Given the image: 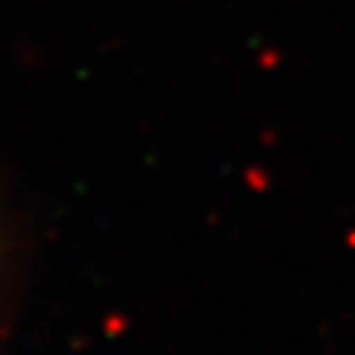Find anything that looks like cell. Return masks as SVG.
Masks as SVG:
<instances>
[{"label": "cell", "instance_id": "obj_1", "mask_svg": "<svg viewBox=\"0 0 355 355\" xmlns=\"http://www.w3.org/2000/svg\"><path fill=\"white\" fill-rule=\"evenodd\" d=\"M24 287V237L12 193L0 181V343L12 331Z\"/></svg>", "mask_w": 355, "mask_h": 355}]
</instances>
